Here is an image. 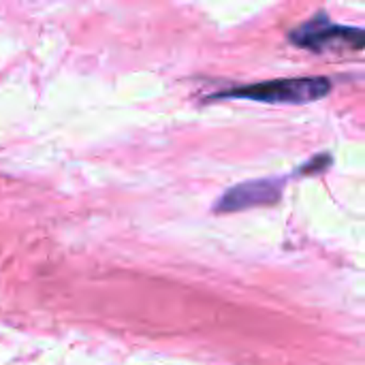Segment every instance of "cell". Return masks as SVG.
<instances>
[{
	"label": "cell",
	"instance_id": "6da1fadb",
	"mask_svg": "<svg viewBox=\"0 0 365 365\" xmlns=\"http://www.w3.org/2000/svg\"><path fill=\"white\" fill-rule=\"evenodd\" d=\"M331 92L327 77H289L250 86H235L214 94L212 98H248L269 105H306L325 98Z\"/></svg>",
	"mask_w": 365,
	"mask_h": 365
},
{
	"label": "cell",
	"instance_id": "7a4b0ae2",
	"mask_svg": "<svg viewBox=\"0 0 365 365\" xmlns=\"http://www.w3.org/2000/svg\"><path fill=\"white\" fill-rule=\"evenodd\" d=\"M289 38L293 45L312 49L317 53L323 51H361L365 45V36L361 28L334 24L325 13H319L310 17L308 21L299 24L289 32Z\"/></svg>",
	"mask_w": 365,
	"mask_h": 365
},
{
	"label": "cell",
	"instance_id": "3957f363",
	"mask_svg": "<svg viewBox=\"0 0 365 365\" xmlns=\"http://www.w3.org/2000/svg\"><path fill=\"white\" fill-rule=\"evenodd\" d=\"M280 180H255L227 190L216 203V212H240L257 205H272L282 195Z\"/></svg>",
	"mask_w": 365,
	"mask_h": 365
}]
</instances>
